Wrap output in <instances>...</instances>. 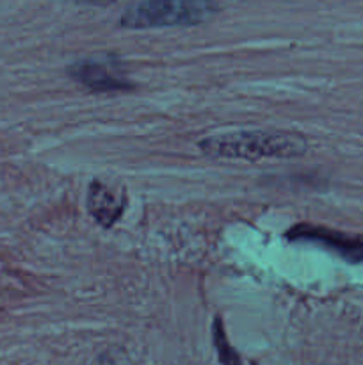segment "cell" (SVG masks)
Masks as SVG:
<instances>
[{"label": "cell", "instance_id": "obj_1", "mask_svg": "<svg viewBox=\"0 0 363 365\" xmlns=\"http://www.w3.org/2000/svg\"><path fill=\"white\" fill-rule=\"evenodd\" d=\"M209 157L241 160L292 159L306 152V141L298 134L267 130H242L205 138L199 143Z\"/></svg>", "mask_w": 363, "mask_h": 365}, {"label": "cell", "instance_id": "obj_2", "mask_svg": "<svg viewBox=\"0 0 363 365\" xmlns=\"http://www.w3.org/2000/svg\"><path fill=\"white\" fill-rule=\"evenodd\" d=\"M217 11L212 2H141L127 7L120 24L128 29L196 25L209 20Z\"/></svg>", "mask_w": 363, "mask_h": 365}, {"label": "cell", "instance_id": "obj_3", "mask_svg": "<svg viewBox=\"0 0 363 365\" xmlns=\"http://www.w3.org/2000/svg\"><path fill=\"white\" fill-rule=\"evenodd\" d=\"M287 237L290 241L312 242V245L322 246L327 252L335 253L351 264H363V237H358V235L331 230L327 227L299 223L287 232Z\"/></svg>", "mask_w": 363, "mask_h": 365}, {"label": "cell", "instance_id": "obj_4", "mask_svg": "<svg viewBox=\"0 0 363 365\" xmlns=\"http://www.w3.org/2000/svg\"><path fill=\"white\" fill-rule=\"evenodd\" d=\"M68 73L93 91H123L130 89L132 82L114 66L112 59H82L68 66Z\"/></svg>", "mask_w": 363, "mask_h": 365}, {"label": "cell", "instance_id": "obj_5", "mask_svg": "<svg viewBox=\"0 0 363 365\" xmlns=\"http://www.w3.org/2000/svg\"><path fill=\"white\" fill-rule=\"evenodd\" d=\"M88 210L96 223L109 228L121 217L125 209V198L110 191L109 185L100 180H93L88 189Z\"/></svg>", "mask_w": 363, "mask_h": 365}, {"label": "cell", "instance_id": "obj_6", "mask_svg": "<svg viewBox=\"0 0 363 365\" xmlns=\"http://www.w3.org/2000/svg\"><path fill=\"white\" fill-rule=\"evenodd\" d=\"M212 337H214V344H216V349H217V355H219L221 365H242L241 356H238V353L235 351L233 346H231L230 341H228L226 334H224V328L223 324H221V319L214 321Z\"/></svg>", "mask_w": 363, "mask_h": 365}]
</instances>
